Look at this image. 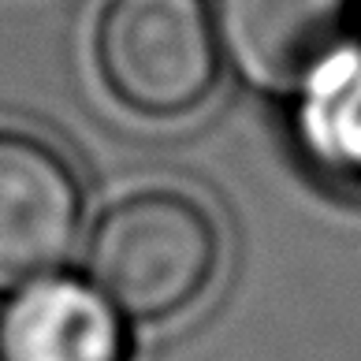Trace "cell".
Listing matches in <instances>:
<instances>
[{"label": "cell", "mask_w": 361, "mask_h": 361, "mask_svg": "<svg viewBox=\"0 0 361 361\" xmlns=\"http://www.w3.org/2000/svg\"><path fill=\"white\" fill-rule=\"evenodd\" d=\"M298 142L324 179L361 190V42L298 90Z\"/></svg>", "instance_id": "cell-6"}, {"label": "cell", "mask_w": 361, "mask_h": 361, "mask_svg": "<svg viewBox=\"0 0 361 361\" xmlns=\"http://www.w3.org/2000/svg\"><path fill=\"white\" fill-rule=\"evenodd\" d=\"M127 320L86 279L49 276L4 298L0 361H127Z\"/></svg>", "instance_id": "cell-5"}, {"label": "cell", "mask_w": 361, "mask_h": 361, "mask_svg": "<svg viewBox=\"0 0 361 361\" xmlns=\"http://www.w3.org/2000/svg\"><path fill=\"white\" fill-rule=\"evenodd\" d=\"M93 60L127 112L176 119L220 82V26L212 0H109L93 34Z\"/></svg>", "instance_id": "cell-2"}, {"label": "cell", "mask_w": 361, "mask_h": 361, "mask_svg": "<svg viewBox=\"0 0 361 361\" xmlns=\"http://www.w3.org/2000/svg\"><path fill=\"white\" fill-rule=\"evenodd\" d=\"M212 11L231 68L276 97L361 42V0H212Z\"/></svg>", "instance_id": "cell-4"}, {"label": "cell", "mask_w": 361, "mask_h": 361, "mask_svg": "<svg viewBox=\"0 0 361 361\" xmlns=\"http://www.w3.org/2000/svg\"><path fill=\"white\" fill-rule=\"evenodd\" d=\"M220 264L224 231L216 212L176 186H145L112 202L86 250L90 283L127 324L183 317L212 290Z\"/></svg>", "instance_id": "cell-1"}, {"label": "cell", "mask_w": 361, "mask_h": 361, "mask_svg": "<svg viewBox=\"0 0 361 361\" xmlns=\"http://www.w3.org/2000/svg\"><path fill=\"white\" fill-rule=\"evenodd\" d=\"M86 224L71 157L34 130L0 127V298L60 276Z\"/></svg>", "instance_id": "cell-3"}]
</instances>
